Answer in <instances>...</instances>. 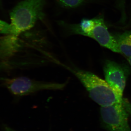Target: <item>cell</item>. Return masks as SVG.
I'll return each mask as SVG.
<instances>
[{"instance_id":"1","label":"cell","mask_w":131,"mask_h":131,"mask_svg":"<svg viewBox=\"0 0 131 131\" xmlns=\"http://www.w3.org/2000/svg\"><path fill=\"white\" fill-rule=\"evenodd\" d=\"M44 4L45 0H24L16 5L10 14L12 35L18 37L43 18Z\"/></svg>"},{"instance_id":"2","label":"cell","mask_w":131,"mask_h":131,"mask_svg":"<svg viewBox=\"0 0 131 131\" xmlns=\"http://www.w3.org/2000/svg\"><path fill=\"white\" fill-rule=\"evenodd\" d=\"M69 69L85 87L91 99L101 106L123 102L124 100L119 98L105 81L93 73L78 69Z\"/></svg>"},{"instance_id":"3","label":"cell","mask_w":131,"mask_h":131,"mask_svg":"<svg viewBox=\"0 0 131 131\" xmlns=\"http://www.w3.org/2000/svg\"><path fill=\"white\" fill-rule=\"evenodd\" d=\"M4 84L12 93L22 96L45 90H61L63 89L66 83L39 81L28 78L19 77L6 79Z\"/></svg>"},{"instance_id":"4","label":"cell","mask_w":131,"mask_h":131,"mask_svg":"<svg viewBox=\"0 0 131 131\" xmlns=\"http://www.w3.org/2000/svg\"><path fill=\"white\" fill-rule=\"evenodd\" d=\"M126 108L123 102L101 107V117L108 131H130Z\"/></svg>"},{"instance_id":"5","label":"cell","mask_w":131,"mask_h":131,"mask_svg":"<svg viewBox=\"0 0 131 131\" xmlns=\"http://www.w3.org/2000/svg\"><path fill=\"white\" fill-rule=\"evenodd\" d=\"M103 70L106 81L119 98L123 100L126 78L122 67L113 61H107Z\"/></svg>"},{"instance_id":"6","label":"cell","mask_w":131,"mask_h":131,"mask_svg":"<svg viewBox=\"0 0 131 131\" xmlns=\"http://www.w3.org/2000/svg\"><path fill=\"white\" fill-rule=\"evenodd\" d=\"M95 24L87 37L93 39L101 46L120 53L115 38L111 35L102 17L95 18Z\"/></svg>"},{"instance_id":"7","label":"cell","mask_w":131,"mask_h":131,"mask_svg":"<svg viewBox=\"0 0 131 131\" xmlns=\"http://www.w3.org/2000/svg\"><path fill=\"white\" fill-rule=\"evenodd\" d=\"M7 35L0 38V58L4 59L12 56L19 47L18 37Z\"/></svg>"},{"instance_id":"8","label":"cell","mask_w":131,"mask_h":131,"mask_svg":"<svg viewBox=\"0 0 131 131\" xmlns=\"http://www.w3.org/2000/svg\"><path fill=\"white\" fill-rule=\"evenodd\" d=\"M115 39L120 53L128 58L131 57V31L122 33Z\"/></svg>"},{"instance_id":"9","label":"cell","mask_w":131,"mask_h":131,"mask_svg":"<svg viewBox=\"0 0 131 131\" xmlns=\"http://www.w3.org/2000/svg\"><path fill=\"white\" fill-rule=\"evenodd\" d=\"M95 24V18L83 19L80 24L71 26V29L76 34L87 37L93 29Z\"/></svg>"},{"instance_id":"10","label":"cell","mask_w":131,"mask_h":131,"mask_svg":"<svg viewBox=\"0 0 131 131\" xmlns=\"http://www.w3.org/2000/svg\"><path fill=\"white\" fill-rule=\"evenodd\" d=\"M85 0H59L62 5L66 7H75L82 4Z\"/></svg>"},{"instance_id":"11","label":"cell","mask_w":131,"mask_h":131,"mask_svg":"<svg viewBox=\"0 0 131 131\" xmlns=\"http://www.w3.org/2000/svg\"><path fill=\"white\" fill-rule=\"evenodd\" d=\"M0 34L12 35V29L11 25L0 20Z\"/></svg>"},{"instance_id":"12","label":"cell","mask_w":131,"mask_h":131,"mask_svg":"<svg viewBox=\"0 0 131 131\" xmlns=\"http://www.w3.org/2000/svg\"><path fill=\"white\" fill-rule=\"evenodd\" d=\"M119 1L120 7L121 8V12H122V17H125V0H119Z\"/></svg>"},{"instance_id":"13","label":"cell","mask_w":131,"mask_h":131,"mask_svg":"<svg viewBox=\"0 0 131 131\" xmlns=\"http://www.w3.org/2000/svg\"><path fill=\"white\" fill-rule=\"evenodd\" d=\"M9 64L6 63H0V69H7L9 67Z\"/></svg>"},{"instance_id":"14","label":"cell","mask_w":131,"mask_h":131,"mask_svg":"<svg viewBox=\"0 0 131 131\" xmlns=\"http://www.w3.org/2000/svg\"><path fill=\"white\" fill-rule=\"evenodd\" d=\"M4 129H5V131H15L9 127L6 126H5Z\"/></svg>"},{"instance_id":"15","label":"cell","mask_w":131,"mask_h":131,"mask_svg":"<svg viewBox=\"0 0 131 131\" xmlns=\"http://www.w3.org/2000/svg\"><path fill=\"white\" fill-rule=\"evenodd\" d=\"M128 62H129V64L130 66L131 67V57L128 58Z\"/></svg>"}]
</instances>
